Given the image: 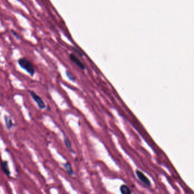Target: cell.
I'll return each instance as SVG.
<instances>
[{"instance_id": "8992f818", "label": "cell", "mask_w": 194, "mask_h": 194, "mask_svg": "<svg viewBox=\"0 0 194 194\" xmlns=\"http://www.w3.org/2000/svg\"><path fill=\"white\" fill-rule=\"evenodd\" d=\"M4 121H5V126L8 130L11 129V128L13 126V121L11 119V118L9 117L8 115H5L4 116Z\"/></svg>"}, {"instance_id": "30bf717a", "label": "cell", "mask_w": 194, "mask_h": 194, "mask_svg": "<svg viewBox=\"0 0 194 194\" xmlns=\"http://www.w3.org/2000/svg\"><path fill=\"white\" fill-rule=\"evenodd\" d=\"M66 75H67V76H68V78H69L70 80H73V81L75 80V77H74L73 76H72V74L70 73H69L68 71L66 72Z\"/></svg>"}, {"instance_id": "6da1fadb", "label": "cell", "mask_w": 194, "mask_h": 194, "mask_svg": "<svg viewBox=\"0 0 194 194\" xmlns=\"http://www.w3.org/2000/svg\"><path fill=\"white\" fill-rule=\"evenodd\" d=\"M18 63L22 69L26 70L28 73L31 75V76H33L35 74V70L34 66L27 58H20L18 60Z\"/></svg>"}, {"instance_id": "52a82bcc", "label": "cell", "mask_w": 194, "mask_h": 194, "mask_svg": "<svg viewBox=\"0 0 194 194\" xmlns=\"http://www.w3.org/2000/svg\"><path fill=\"white\" fill-rule=\"evenodd\" d=\"M120 191L121 194H132L130 188L126 185H122L120 187Z\"/></svg>"}, {"instance_id": "9c48e42d", "label": "cell", "mask_w": 194, "mask_h": 194, "mask_svg": "<svg viewBox=\"0 0 194 194\" xmlns=\"http://www.w3.org/2000/svg\"><path fill=\"white\" fill-rule=\"evenodd\" d=\"M64 143H65V145L66 147L68 149H69V150H71L72 149V144H71V143H70V141L69 140V139L67 137L64 136Z\"/></svg>"}, {"instance_id": "277c9868", "label": "cell", "mask_w": 194, "mask_h": 194, "mask_svg": "<svg viewBox=\"0 0 194 194\" xmlns=\"http://www.w3.org/2000/svg\"><path fill=\"white\" fill-rule=\"evenodd\" d=\"M69 58L71 60V61L72 62H73L77 66H78L80 68H81L82 70H85V65L84 64V63L82 62L81 61L79 58H78L76 55L72 54L69 56Z\"/></svg>"}, {"instance_id": "5b68a950", "label": "cell", "mask_w": 194, "mask_h": 194, "mask_svg": "<svg viewBox=\"0 0 194 194\" xmlns=\"http://www.w3.org/2000/svg\"><path fill=\"white\" fill-rule=\"evenodd\" d=\"M1 169L3 171V172L5 174L8 176L10 175V169L9 167L8 161H2L1 163Z\"/></svg>"}, {"instance_id": "3957f363", "label": "cell", "mask_w": 194, "mask_h": 194, "mask_svg": "<svg viewBox=\"0 0 194 194\" xmlns=\"http://www.w3.org/2000/svg\"><path fill=\"white\" fill-rule=\"evenodd\" d=\"M136 174L138 178L139 179L140 181L143 183H144L146 186H151V182L149 181V179L147 178V177L141 171L136 170Z\"/></svg>"}, {"instance_id": "7a4b0ae2", "label": "cell", "mask_w": 194, "mask_h": 194, "mask_svg": "<svg viewBox=\"0 0 194 194\" xmlns=\"http://www.w3.org/2000/svg\"><path fill=\"white\" fill-rule=\"evenodd\" d=\"M29 93L31 95V97L35 101L40 109H44L46 108V103L43 101V99L38 95L37 94L33 91H29Z\"/></svg>"}, {"instance_id": "8fae6325", "label": "cell", "mask_w": 194, "mask_h": 194, "mask_svg": "<svg viewBox=\"0 0 194 194\" xmlns=\"http://www.w3.org/2000/svg\"><path fill=\"white\" fill-rule=\"evenodd\" d=\"M12 32H13V34L14 35H15V36H16V37H17V38L18 37V35L17 34V33H16V32H14V31H12Z\"/></svg>"}, {"instance_id": "ba28073f", "label": "cell", "mask_w": 194, "mask_h": 194, "mask_svg": "<svg viewBox=\"0 0 194 194\" xmlns=\"http://www.w3.org/2000/svg\"><path fill=\"white\" fill-rule=\"evenodd\" d=\"M64 167L65 169L66 170V172L69 175H73V170L72 167V165L69 162H66L65 164H64Z\"/></svg>"}]
</instances>
